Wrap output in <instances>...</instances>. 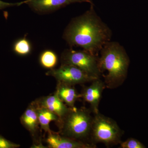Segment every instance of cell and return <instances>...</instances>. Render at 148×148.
<instances>
[{
  "mask_svg": "<svg viewBox=\"0 0 148 148\" xmlns=\"http://www.w3.org/2000/svg\"><path fill=\"white\" fill-rule=\"evenodd\" d=\"M120 148H145L146 147L139 140L130 138L120 143Z\"/></svg>",
  "mask_w": 148,
  "mask_h": 148,
  "instance_id": "cell-16",
  "label": "cell"
},
{
  "mask_svg": "<svg viewBox=\"0 0 148 148\" xmlns=\"http://www.w3.org/2000/svg\"><path fill=\"white\" fill-rule=\"evenodd\" d=\"M22 125L29 131L32 137H36L39 130V123L37 114V107L34 101L28 106L20 118Z\"/></svg>",
  "mask_w": 148,
  "mask_h": 148,
  "instance_id": "cell-11",
  "label": "cell"
},
{
  "mask_svg": "<svg viewBox=\"0 0 148 148\" xmlns=\"http://www.w3.org/2000/svg\"><path fill=\"white\" fill-rule=\"evenodd\" d=\"M20 146L18 144L12 143L0 135V148H17Z\"/></svg>",
  "mask_w": 148,
  "mask_h": 148,
  "instance_id": "cell-17",
  "label": "cell"
},
{
  "mask_svg": "<svg viewBox=\"0 0 148 148\" xmlns=\"http://www.w3.org/2000/svg\"><path fill=\"white\" fill-rule=\"evenodd\" d=\"M14 52L21 56L29 55L32 51V45L25 37L18 39L14 42L12 46Z\"/></svg>",
  "mask_w": 148,
  "mask_h": 148,
  "instance_id": "cell-15",
  "label": "cell"
},
{
  "mask_svg": "<svg viewBox=\"0 0 148 148\" xmlns=\"http://www.w3.org/2000/svg\"><path fill=\"white\" fill-rule=\"evenodd\" d=\"M89 86H84L80 93L85 103L90 105V109L94 114L99 112V106L103 90L106 88L105 82L99 78L91 82Z\"/></svg>",
  "mask_w": 148,
  "mask_h": 148,
  "instance_id": "cell-7",
  "label": "cell"
},
{
  "mask_svg": "<svg viewBox=\"0 0 148 148\" xmlns=\"http://www.w3.org/2000/svg\"><path fill=\"white\" fill-rule=\"evenodd\" d=\"M36 105L39 123L41 129L43 130L45 133H50L52 131L51 130L49 126L51 122L54 121L56 122L59 119V117L47 109L38 106L36 104Z\"/></svg>",
  "mask_w": 148,
  "mask_h": 148,
  "instance_id": "cell-13",
  "label": "cell"
},
{
  "mask_svg": "<svg viewBox=\"0 0 148 148\" xmlns=\"http://www.w3.org/2000/svg\"><path fill=\"white\" fill-rule=\"evenodd\" d=\"M87 2L92 4L91 0H26L22 4H27L37 13L45 14L52 12L72 3Z\"/></svg>",
  "mask_w": 148,
  "mask_h": 148,
  "instance_id": "cell-8",
  "label": "cell"
},
{
  "mask_svg": "<svg viewBox=\"0 0 148 148\" xmlns=\"http://www.w3.org/2000/svg\"><path fill=\"white\" fill-rule=\"evenodd\" d=\"M22 5L21 2L17 3H9L5 2L0 0V10L4 9L10 7L14 6H19Z\"/></svg>",
  "mask_w": 148,
  "mask_h": 148,
  "instance_id": "cell-18",
  "label": "cell"
},
{
  "mask_svg": "<svg viewBox=\"0 0 148 148\" xmlns=\"http://www.w3.org/2000/svg\"><path fill=\"white\" fill-rule=\"evenodd\" d=\"M91 113L90 109L85 107L70 108L68 112L56 122L58 133L73 140L90 143L93 119Z\"/></svg>",
  "mask_w": 148,
  "mask_h": 148,
  "instance_id": "cell-3",
  "label": "cell"
},
{
  "mask_svg": "<svg viewBox=\"0 0 148 148\" xmlns=\"http://www.w3.org/2000/svg\"><path fill=\"white\" fill-rule=\"evenodd\" d=\"M35 102L37 106L47 109L55 114L59 119L63 117L70 109L58 97L56 92L53 95L42 97Z\"/></svg>",
  "mask_w": 148,
  "mask_h": 148,
  "instance_id": "cell-10",
  "label": "cell"
},
{
  "mask_svg": "<svg viewBox=\"0 0 148 148\" xmlns=\"http://www.w3.org/2000/svg\"><path fill=\"white\" fill-rule=\"evenodd\" d=\"M98 57L99 69L103 75L106 87L115 89L119 87L126 79L130 59L125 49L118 42H108L100 51Z\"/></svg>",
  "mask_w": 148,
  "mask_h": 148,
  "instance_id": "cell-2",
  "label": "cell"
},
{
  "mask_svg": "<svg viewBox=\"0 0 148 148\" xmlns=\"http://www.w3.org/2000/svg\"><path fill=\"white\" fill-rule=\"evenodd\" d=\"M94 114L90 143L96 145L103 143L108 147L120 144L124 132L116 122L99 112Z\"/></svg>",
  "mask_w": 148,
  "mask_h": 148,
  "instance_id": "cell-4",
  "label": "cell"
},
{
  "mask_svg": "<svg viewBox=\"0 0 148 148\" xmlns=\"http://www.w3.org/2000/svg\"><path fill=\"white\" fill-rule=\"evenodd\" d=\"M46 75L53 77L57 82L74 86L92 82L96 79L88 75L79 68L70 64H61L59 68L50 69Z\"/></svg>",
  "mask_w": 148,
  "mask_h": 148,
  "instance_id": "cell-6",
  "label": "cell"
},
{
  "mask_svg": "<svg viewBox=\"0 0 148 148\" xmlns=\"http://www.w3.org/2000/svg\"><path fill=\"white\" fill-rule=\"evenodd\" d=\"M61 64L73 65L94 78H99L102 75L98 57L86 51L66 49L61 55Z\"/></svg>",
  "mask_w": 148,
  "mask_h": 148,
  "instance_id": "cell-5",
  "label": "cell"
},
{
  "mask_svg": "<svg viewBox=\"0 0 148 148\" xmlns=\"http://www.w3.org/2000/svg\"><path fill=\"white\" fill-rule=\"evenodd\" d=\"M40 63L45 69H52L57 65L58 56L52 50H45L43 51L40 56Z\"/></svg>",
  "mask_w": 148,
  "mask_h": 148,
  "instance_id": "cell-14",
  "label": "cell"
},
{
  "mask_svg": "<svg viewBox=\"0 0 148 148\" xmlns=\"http://www.w3.org/2000/svg\"><path fill=\"white\" fill-rule=\"evenodd\" d=\"M112 36V31L96 14L92 3L89 10L72 20L63 38L70 46L79 47L97 55Z\"/></svg>",
  "mask_w": 148,
  "mask_h": 148,
  "instance_id": "cell-1",
  "label": "cell"
},
{
  "mask_svg": "<svg viewBox=\"0 0 148 148\" xmlns=\"http://www.w3.org/2000/svg\"><path fill=\"white\" fill-rule=\"evenodd\" d=\"M46 143L49 148H95L97 146L92 143L73 140L51 131L47 133Z\"/></svg>",
  "mask_w": 148,
  "mask_h": 148,
  "instance_id": "cell-9",
  "label": "cell"
},
{
  "mask_svg": "<svg viewBox=\"0 0 148 148\" xmlns=\"http://www.w3.org/2000/svg\"><path fill=\"white\" fill-rule=\"evenodd\" d=\"M55 92L61 101L70 108L75 107V103L81 98L80 94L78 93L73 85L58 82Z\"/></svg>",
  "mask_w": 148,
  "mask_h": 148,
  "instance_id": "cell-12",
  "label": "cell"
}]
</instances>
